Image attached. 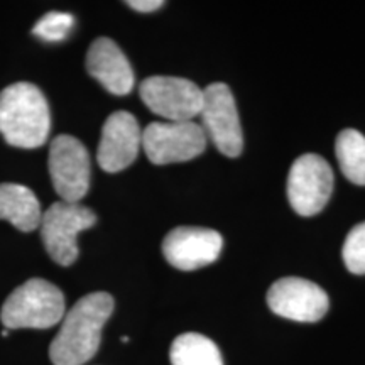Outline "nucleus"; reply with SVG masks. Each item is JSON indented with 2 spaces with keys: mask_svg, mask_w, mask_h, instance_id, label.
Instances as JSON below:
<instances>
[{
  "mask_svg": "<svg viewBox=\"0 0 365 365\" xmlns=\"http://www.w3.org/2000/svg\"><path fill=\"white\" fill-rule=\"evenodd\" d=\"M207 139L223 156L237 158L244 149V135L232 90L225 83H212L203 88V107L200 112Z\"/></svg>",
  "mask_w": 365,
  "mask_h": 365,
  "instance_id": "obj_8",
  "label": "nucleus"
},
{
  "mask_svg": "<svg viewBox=\"0 0 365 365\" xmlns=\"http://www.w3.org/2000/svg\"><path fill=\"white\" fill-rule=\"evenodd\" d=\"M143 149V129L129 112H113L105 120L97 150V163L103 171L118 173L129 168Z\"/></svg>",
  "mask_w": 365,
  "mask_h": 365,
  "instance_id": "obj_12",
  "label": "nucleus"
},
{
  "mask_svg": "<svg viewBox=\"0 0 365 365\" xmlns=\"http://www.w3.org/2000/svg\"><path fill=\"white\" fill-rule=\"evenodd\" d=\"M97 217L81 203L56 202L41 218V239L49 257L59 266H71L78 259L76 239L86 228L93 227Z\"/></svg>",
  "mask_w": 365,
  "mask_h": 365,
  "instance_id": "obj_4",
  "label": "nucleus"
},
{
  "mask_svg": "<svg viewBox=\"0 0 365 365\" xmlns=\"http://www.w3.org/2000/svg\"><path fill=\"white\" fill-rule=\"evenodd\" d=\"M335 153L346 180L365 186V135L355 129L341 130L336 137Z\"/></svg>",
  "mask_w": 365,
  "mask_h": 365,
  "instance_id": "obj_16",
  "label": "nucleus"
},
{
  "mask_svg": "<svg viewBox=\"0 0 365 365\" xmlns=\"http://www.w3.org/2000/svg\"><path fill=\"white\" fill-rule=\"evenodd\" d=\"M41 218L43 210L33 191L17 182H0V220L21 232H33L41 225Z\"/></svg>",
  "mask_w": 365,
  "mask_h": 365,
  "instance_id": "obj_14",
  "label": "nucleus"
},
{
  "mask_svg": "<svg viewBox=\"0 0 365 365\" xmlns=\"http://www.w3.org/2000/svg\"><path fill=\"white\" fill-rule=\"evenodd\" d=\"M113 312V298L108 293L86 294L65 314L58 335L49 345V359L54 365H83L97 354L102 330Z\"/></svg>",
  "mask_w": 365,
  "mask_h": 365,
  "instance_id": "obj_1",
  "label": "nucleus"
},
{
  "mask_svg": "<svg viewBox=\"0 0 365 365\" xmlns=\"http://www.w3.org/2000/svg\"><path fill=\"white\" fill-rule=\"evenodd\" d=\"M130 9H134L137 12H154L158 9L164 6L163 0H130V2H125Z\"/></svg>",
  "mask_w": 365,
  "mask_h": 365,
  "instance_id": "obj_19",
  "label": "nucleus"
},
{
  "mask_svg": "<svg viewBox=\"0 0 365 365\" xmlns=\"http://www.w3.org/2000/svg\"><path fill=\"white\" fill-rule=\"evenodd\" d=\"M51 130L48 100L33 83H14L0 91V134L9 145L36 149Z\"/></svg>",
  "mask_w": 365,
  "mask_h": 365,
  "instance_id": "obj_2",
  "label": "nucleus"
},
{
  "mask_svg": "<svg viewBox=\"0 0 365 365\" xmlns=\"http://www.w3.org/2000/svg\"><path fill=\"white\" fill-rule=\"evenodd\" d=\"M333 170L318 154H303L287 175V200L301 217H313L327 207L333 193Z\"/></svg>",
  "mask_w": 365,
  "mask_h": 365,
  "instance_id": "obj_7",
  "label": "nucleus"
},
{
  "mask_svg": "<svg viewBox=\"0 0 365 365\" xmlns=\"http://www.w3.org/2000/svg\"><path fill=\"white\" fill-rule=\"evenodd\" d=\"M139 95L145 107L166 122L193 120L203 107V88L178 76H149L140 83Z\"/></svg>",
  "mask_w": 365,
  "mask_h": 365,
  "instance_id": "obj_6",
  "label": "nucleus"
},
{
  "mask_svg": "<svg viewBox=\"0 0 365 365\" xmlns=\"http://www.w3.org/2000/svg\"><path fill=\"white\" fill-rule=\"evenodd\" d=\"M75 24L71 14L68 12H49L36 22L33 34L46 43H59L66 39L71 27Z\"/></svg>",
  "mask_w": 365,
  "mask_h": 365,
  "instance_id": "obj_17",
  "label": "nucleus"
},
{
  "mask_svg": "<svg viewBox=\"0 0 365 365\" xmlns=\"http://www.w3.org/2000/svg\"><path fill=\"white\" fill-rule=\"evenodd\" d=\"M65 314V296L59 287L41 277H33L9 294L0 312V319L7 330H46L63 322Z\"/></svg>",
  "mask_w": 365,
  "mask_h": 365,
  "instance_id": "obj_3",
  "label": "nucleus"
},
{
  "mask_svg": "<svg viewBox=\"0 0 365 365\" xmlns=\"http://www.w3.org/2000/svg\"><path fill=\"white\" fill-rule=\"evenodd\" d=\"M49 175L61 202L80 203L91 180L90 154L83 143L71 135H58L49 145Z\"/></svg>",
  "mask_w": 365,
  "mask_h": 365,
  "instance_id": "obj_9",
  "label": "nucleus"
},
{
  "mask_svg": "<svg viewBox=\"0 0 365 365\" xmlns=\"http://www.w3.org/2000/svg\"><path fill=\"white\" fill-rule=\"evenodd\" d=\"M86 70L105 90L113 95L130 93L134 88V70L122 49L108 38H98L86 53Z\"/></svg>",
  "mask_w": 365,
  "mask_h": 365,
  "instance_id": "obj_13",
  "label": "nucleus"
},
{
  "mask_svg": "<svg viewBox=\"0 0 365 365\" xmlns=\"http://www.w3.org/2000/svg\"><path fill=\"white\" fill-rule=\"evenodd\" d=\"M222 247V235L203 227H176L163 240L164 257L180 271L210 266L220 257Z\"/></svg>",
  "mask_w": 365,
  "mask_h": 365,
  "instance_id": "obj_11",
  "label": "nucleus"
},
{
  "mask_svg": "<svg viewBox=\"0 0 365 365\" xmlns=\"http://www.w3.org/2000/svg\"><path fill=\"white\" fill-rule=\"evenodd\" d=\"M345 267L352 274H365V222L355 225L346 235L344 250H341Z\"/></svg>",
  "mask_w": 365,
  "mask_h": 365,
  "instance_id": "obj_18",
  "label": "nucleus"
},
{
  "mask_svg": "<svg viewBox=\"0 0 365 365\" xmlns=\"http://www.w3.org/2000/svg\"><path fill=\"white\" fill-rule=\"evenodd\" d=\"M171 365H223L217 344L200 333H182L173 341Z\"/></svg>",
  "mask_w": 365,
  "mask_h": 365,
  "instance_id": "obj_15",
  "label": "nucleus"
},
{
  "mask_svg": "<svg viewBox=\"0 0 365 365\" xmlns=\"http://www.w3.org/2000/svg\"><path fill=\"white\" fill-rule=\"evenodd\" d=\"M267 304L277 317L299 323H314L325 317L330 307L328 294L303 277H281L267 293Z\"/></svg>",
  "mask_w": 365,
  "mask_h": 365,
  "instance_id": "obj_10",
  "label": "nucleus"
},
{
  "mask_svg": "<svg viewBox=\"0 0 365 365\" xmlns=\"http://www.w3.org/2000/svg\"><path fill=\"white\" fill-rule=\"evenodd\" d=\"M207 134L196 122H153L143 129V149L153 164L186 163L207 149Z\"/></svg>",
  "mask_w": 365,
  "mask_h": 365,
  "instance_id": "obj_5",
  "label": "nucleus"
}]
</instances>
